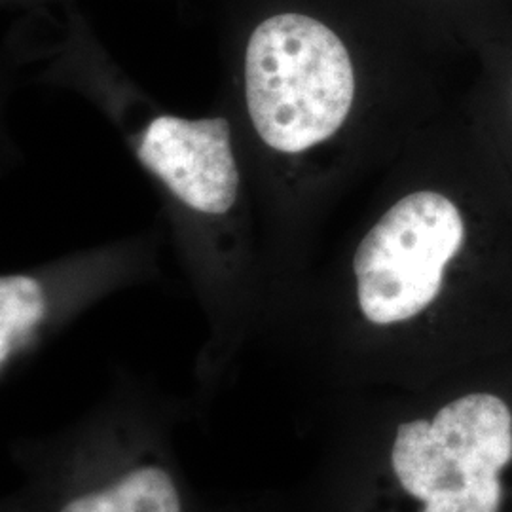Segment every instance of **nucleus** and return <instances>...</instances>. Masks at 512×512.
I'll return each instance as SVG.
<instances>
[{
    "instance_id": "obj_7",
    "label": "nucleus",
    "mask_w": 512,
    "mask_h": 512,
    "mask_svg": "<svg viewBox=\"0 0 512 512\" xmlns=\"http://www.w3.org/2000/svg\"><path fill=\"white\" fill-rule=\"evenodd\" d=\"M46 313V298L40 283L27 275L0 279V363L21 348Z\"/></svg>"
},
{
    "instance_id": "obj_3",
    "label": "nucleus",
    "mask_w": 512,
    "mask_h": 512,
    "mask_svg": "<svg viewBox=\"0 0 512 512\" xmlns=\"http://www.w3.org/2000/svg\"><path fill=\"white\" fill-rule=\"evenodd\" d=\"M359 86L346 42L319 19L279 14L249 38L247 107L268 147L294 154L330 141L357 109Z\"/></svg>"
},
{
    "instance_id": "obj_6",
    "label": "nucleus",
    "mask_w": 512,
    "mask_h": 512,
    "mask_svg": "<svg viewBox=\"0 0 512 512\" xmlns=\"http://www.w3.org/2000/svg\"><path fill=\"white\" fill-rule=\"evenodd\" d=\"M61 512H183V507L164 469L139 467L103 490L76 497Z\"/></svg>"
},
{
    "instance_id": "obj_1",
    "label": "nucleus",
    "mask_w": 512,
    "mask_h": 512,
    "mask_svg": "<svg viewBox=\"0 0 512 512\" xmlns=\"http://www.w3.org/2000/svg\"><path fill=\"white\" fill-rule=\"evenodd\" d=\"M357 319L414 389L512 349V190L461 107L351 255Z\"/></svg>"
},
{
    "instance_id": "obj_2",
    "label": "nucleus",
    "mask_w": 512,
    "mask_h": 512,
    "mask_svg": "<svg viewBox=\"0 0 512 512\" xmlns=\"http://www.w3.org/2000/svg\"><path fill=\"white\" fill-rule=\"evenodd\" d=\"M414 391L355 512H512V349Z\"/></svg>"
},
{
    "instance_id": "obj_4",
    "label": "nucleus",
    "mask_w": 512,
    "mask_h": 512,
    "mask_svg": "<svg viewBox=\"0 0 512 512\" xmlns=\"http://www.w3.org/2000/svg\"><path fill=\"white\" fill-rule=\"evenodd\" d=\"M139 160L196 211L224 215L238 198V167L224 118L158 116L143 135Z\"/></svg>"
},
{
    "instance_id": "obj_5",
    "label": "nucleus",
    "mask_w": 512,
    "mask_h": 512,
    "mask_svg": "<svg viewBox=\"0 0 512 512\" xmlns=\"http://www.w3.org/2000/svg\"><path fill=\"white\" fill-rule=\"evenodd\" d=\"M463 110L512 190V44L488 50Z\"/></svg>"
}]
</instances>
